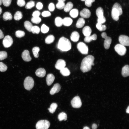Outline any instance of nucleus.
I'll return each instance as SVG.
<instances>
[{"label": "nucleus", "instance_id": "9d476101", "mask_svg": "<svg viewBox=\"0 0 129 129\" xmlns=\"http://www.w3.org/2000/svg\"><path fill=\"white\" fill-rule=\"evenodd\" d=\"M118 40L120 44L124 46H129V38L128 36L125 35H121L119 37Z\"/></svg>", "mask_w": 129, "mask_h": 129}, {"label": "nucleus", "instance_id": "393cba45", "mask_svg": "<svg viewBox=\"0 0 129 129\" xmlns=\"http://www.w3.org/2000/svg\"><path fill=\"white\" fill-rule=\"evenodd\" d=\"M96 14L98 18L103 17L104 11L102 8L99 7L97 9L96 11Z\"/></svg>", "mask_w": 129, "mask_h": 129}, {"label": "nucleus", "instance_id": "79ce46f5", "mask_svg": "<svg viewBox=\"0 0 129 129\" xmlns=\"http://www.w3.org/2000/svg\"><path fill=\"white\" fill-rule=\"evenodd\" d=\"M25 35L24 32L21 30H18L15 33L16 37L18 38H21L24 37Z\"/></svg>", "mask_w": 129, "mask_h": 129}, {"label": "nucleus", "instance_id": "052dcab7", "mask_svg": "<svg viewBox=\"0 0 129 129\" xmlns=\"http://www.w3.org/2000/svg\"><path fill=\"white\" fill-rule=\"evenodd\" d=\"M2 12V10L1 8L0 7V15Z\"/></svg>", "mask_w": 129, "mask_h": 129}, {"label": "nucleus", "instance_id": "f3484780", "mask_svg": "<svg viewBox=\"0 0 129 129\" xmlns=\"http://www.w3.org/2000/svg\"><path fill=\"white\" fill-rule=\"evenodd\" d=\"M35 74L37 76L39 77H43L45 75L46 71L44 68H40L37 70Z\"/></svg>", "mask_w": 129, "mask_h": 129}, {"label": "nucleus", "instance_id": "6ab92c4d", "mask_svg": "<svg viewBox=\"0 0 129 129\" xmlns=\"http://www.w3.org/2000/svg\"><path fill=\"white\" fill-rule=\"evenodd\" d=\"M122 75L124 77H126L129 75V66L128 65H126L124 66L122 70Z\"/></svg>", "mask_w": 129, "mask_h": 129}, {"label": "nucleus", "instance_id": "a18cd8bd", "mask_svg": "<svg viewBox=\"0 0 129 129\" xmlns=\"http://www.w3.org/2000/svg\"><path fill=\"white\" fill-rule=\"evenodd\" d=\"M7 69V66L2 62H0V71L3 72L6 71Z\"/></svg>", "mask_w": 129, "mask_h": 129}, {"label": "nucleus", "instance_id": "ea45409f", "mask_svg": "<svg viewBox=\"0 0 129 129\" xmlns=\"http://www.w3.org/2000/svg\"><path fill=\"white\" fill-rule=\"evenodd\" d=\"M40 31V28L37 26H33L31 29V32L33 34H38L39 33Z\"/></svg>", "mask_w": 129, "mask_h": 129}, {"label": "nucleus", "instance_id": "8fccbe9b", "mask_svg": "<svg viewBox=\"0 0 129 129\" xmlns=\"http://www.w3.org/2000/svg\"><path fill=\"white\" fill-rule=\"evenodd\" d=\"M51 15L50 12L48 11H44L42 13V16L44 17H47L50 16Z\"/></svg>", "mask_w": 129, "mask_h": 129}, {"label": "nucleus", "instance_id": "c9c22d12", "mask_svg": "<svg viewBox=\"0 0 129 129\" xmlns=\"http://www.w3.org/2000/svg\"><path fill=\"white\" fill-rule=\"evenodd\" d=\"M32 52L34 57L35 58H38L39 56L38 52L40 51V48L37 47H35L32 49Z\"/></svg>", "mask_w": 129, "mask_h": 129}, {"label": "nucleus", "instance_id": "0eeeda50", "mask_svg": "<svg viewBox=\"0 0 129 129\" xmlns=\"http://www.w3.org/2000/svg\"><path fill=\"white\" fill-rule=\"evenodd\" d=\"M72 107L75 108H80L81 106L82 102L80 97L78 96L75 97L71 102Z\"/></svg>", "mask_w": 129, "mask_h": 129}, {"label": "nucleus", "instance_id": "ddd939ff", "mask_svg": "<svg viewBox=\"0 0 129 129\" xmlns=\"http://www.w3.org/2000/svg\"><path fill=\"white\" fill-rule=\"evenodd\" d=\"M22 57L23 60L25 61L29 62L32 59L29 52L27 50H25L23 52L22 54Z\"/></svg>", "mask_w": 129, "mask_h": 129}, {"label": "nucleus", "instance_id": "864d4df0", "mask_svg": "<svg viewBox=\"0 0 129 129\" xmlns=\"http://www.w3.org/2000/svg\"><path fill=\"white\" fill-rule=\"evenodd\" d=\"M40 12L38 11H34L32 14V16L33 17H39L40 14Z\"/></svg>", "mask_w": 129, "mask_h": 129}, {"label": "nucleus", "instance_id": "58836bf2", "mask_svg": "<svg viewBox=\"0 0 129 129\" xmlns=\"http://www.w3.org/2000/svg\"><path fill=\"white\" fill-rule=\"evenodd\" d=\"M65 5V4L64 2L58 1L56 5V6L58 9L61 10L64 8Z\"/></svg>", "mask_w": 129, "mask_h": 129}, {"label": "nucleus", "instance_id": "c756f323", "mask_svg": "<svg viewBox=\"0 0 129 129\" xmlns=\"http://www.w3.org/2000/svg\"><path fill=\"white\" fill-rule=\"evenodd\" d=\"M54 37L53 35H49L48 36L45 38V43L47 44L51 43L54 42Z\"/></svg>", "mask_w": 129, "mask_h": 129}, {"label": "nucleus", "instance_id": "6e6d98bb", "mask_svg": "<svg viewBox=\"0 0 129 129\" xmlns=\"http://www.w3.org/2000/svg\"><path fill=\"white\" fill-rule=\"evenodd\" d=\"M4 36L2 31L0 29V39L3 38Z\"/></svg>", "mask_w": 129, "mask_h": 129}, {"label": "nucleus", "instance_id": "de8ad7c7", "mask_svg": "<svg viewBox=\"0 0 129 129\" xmlns=\"http://www.w3.org/2000/svg\"><path fill=\"white\" fill-rule=\"evenodd\" d=\"M12 0H2V3L4 6L8 7L10 5Z\"/></svg>", "mask_w": 129, "mask_h": 129}, {"label": "nucleus", "instance_id": "f8f14e48", "mask_svg": "<svg viewBox=\"0 0 129 129\" xmlns=\"http://www.w3.org/2000/svg\"><path fill=\"white\" fill-rule=\"evenodd\" d=\"M80 14L82 18H87L90 17L91 13L88 9L84 8L80 11Z\"/></svg>", "mask_w": 129, "mask_h": 129}, {"label": "nucleus", "instance_id": "4468645a", "mask_svg": "<svg viewBox=\"0 0 129 129\" xmlns=\"http://www.w3.org/2000/svg\"><path fill=\"white\" fill-rule=\"evenodd\" d=\"M61 87L60 84L58 83L54 84L50 91V94L53 95L55 93L58 92L60 91Z\"/></svg>", "mask_w": 129, "mask_h": 129}, {"label": "nucleus", "instance_id": "f257e3e1", "mask_svg": "<svg viewBox=\"0 0 129 129\" xmlns=\"http://www.w3.org/2000/svg\"><path fill=\"white\" fill-rule=\"evenodd\" d=\"M94 58L92 55H88L82 60L81 64L80 69L81 71L85 73L89 71L91 69V66L94 65Z\"/></svg>", "mask_w": 129, "mask_h": 129}, {"label": "nucleus", "instance_id": "5fc2aeb1", "mask_svg": "<svg viewBox=\"0 0 129 129\" xmlns=\"http://www.w3.org/2000/svg\"><path fill=\"white\" fill-rule=\"evenodd\" d=\"M43 5L41 3L38 2L36 4V7L38 9L40 10L43 8Z\"/></svg>", "mask_w": 129, "mask_h": 129}, {"label": "nucleus", "instance_id": "09e8293b", "mask_svg": "<svg viewBox=\"0 0 129 129\" xmlns=\"http://www.w3.org/2000/svg\"><path fill=\"white\" fill-rule=\"evenodd\" d=\"M95 1V0H86L85 1V5L88 7H90L91 6L92 3Z\"/></svg>", "mask_w": 129, "mask_h": 129}, {"label": "nucleus", "instance_id": "aec40b11", "mask_svg": "<svg viewBox=\"0 0 129 129\" xmlns=\"http://www.w3.org/2000/svg\"><path fill=\"white\" fill-rule=\"evenodd\" d=\"M91 28L89 26H86L84 27L82 30V33L86 37L89 36L91 32Z\"/></svg>", "mask_w": 129, "mask_h": 129}, {"label": "nucleus", "instance_id": "a19ab883", "mask_svg": "<svg viewBox=\"0 0 129 129\" xmlns=\"http://www.w3.org/2000/svg\"><path fill=\"white\" fill-rule=\"evenodd\" d=\"M49 30V28L44 24H43L41 27V32L45 33H47Z\"/></svg>", "mask_w": 129, "mask_h": 129}, {"label": "nucleus", "instance_id": "412c9836", "mask_svg": "<svg viewBox=\"0 0 129 129\" xmlns=\"http://www.w3.org/2000/svg\"><path fill=\"white\" fill-rule=\"evenodd\" d=\"M72 20L69 17H65L63 19V24L65 26H69L73 22Z\"/></svg>", "mask_w": 129, "mask_h": 129}, {"label": "nucleus", "instance_id": "a211bd4d", "mask_svg": "<svg viewBox=\"0 0 129 129\" xmlns=\"http://www.w3.org/2000/svg\"><path fill=\"white\" fill-rule=\"evenodd\" d=\"M70 38L72 41L74 42H76L79 39V34L76 31H74L71 33Z\"/></svg>", "mask_w": 129, "mask_h": 129}, {"label": "nucleus", "instance_id": "5701e85b", "mask_svg": "<svg viewBox=\"0 0 129 129\" xmlns=\"http://www.w3.org/2000/svg\"><path fill=\"white\" fill-rule=\"evenodd\" d=\"M85 20L83 18H80L78 20L76 24L77 27L80 28L82 27L85 23Z\"/></svg>", "mask_w": 129, "mask_h": 129}, {"label": "nucleus", "instance_id": "4d7b16f0", "mask_svg": "<svg viewBox=\"0 0 129 129\" xmlns=\"http://www.w3.org/2000/svg\"><path fill=\"white\" fill-rule=\"evenodd\" d=\"M97 127V125L96 124H93L92 125V129H96Z\"/></svg>", "mask_w": 129, "mask_h": 129}, {"label": "nucleus", "instance_id": "20e7f679", "mask_svg": "<svg viewBox=\"0 0 129 129\" xmlns=\"http://www.w3.org/2000/svg\"><path fill=\"white\" fill-rule=\"evenodd\" d=\"M34 84L33 79L30 76L26 77L24 82V85L25 88L28 90H30L33 88Z\"/></svg>", "mask_w": 129, "mask_h": 129}, {"label": "nucleus", "instance_id": "3c124183", "mask_svg": "<svg viewBox=\"0 0 129 129\" xmlns=\"http://www.w3.org/2000/svg\"><path fill=\"white\" fill-rule=\"evenodd\" d=\"M48 8L50 11H53L55 9V6L54 4L52 3H50L48 5Z\"/></svg>", "mask_w": 129, "mask_h": 129}, {"label": "nucleus", "instance_id": "cd10ccee", "mask_svg": "<svg viewBox=\"0 0 129 129\" xmlns=\"http://www.w3.org/2000/svg\"><path fill=\"white\" fill-rule=\"evenodd\" d=\"M79 14V11L76 9H74L71 10L70 12V15L72 17L76 18L78 16Z\"/></svg>", "mask_w": 129, "mask_h": 129}, {"label": "nucleus", "instance_id": "49530a36", "mask_svg": "<svg viewBox=\"0 0 129 129\" xmlns=\"http://www.w3.org/2000/svg\"><path fill=\"white\" fill-rule=\"evenodd\" d=\"M17 3L18 5L20 7L23 6L26 4L25 0H17Z\"/></svg>", "mask_w": 129, "mask_h": 129}, {"label": "nucleus", "instance_id": "72a5a7b5", "mask_svg": "<svg viewBox=\"0 0 129 129\" xmlns=\"http://www.w3.org/2000/svg\"><path fill=\"white\" fill-rule=\"evenodd\" d=\"M24 26L25 28L29 32H31V29L33 26L32 24L29 21H26L24 23Z\"/></svg>", "mask_w": 129, "mask_h": 129}, {"label": "nucleus", "instance_id": "f704fd0d", "mask_svg": "<svg viewBox=\"0 0 129 129\" xmlns=\"http://www.w3.org/2000/svg\"><path fill=\"white\" fill-rule=\"evenodd\" d=\"M22 14L21 12L17 11L14 14V19L16 20L19 21L22 18Z\"/></svg>", "mask_w": 129, "mask_h": 129}, {"label": "nucleus", "instance_id": "bf43d9fd", "mask_svg": "<svg viewBox=\"0 0 129 129\" xmlns=\"http://www.w3.org/2000/svg\"><path fill=\"white\" fill-rule=\"evenodd\" d=\"M83 129H90V128L88 127L87 126H86L84 127Z\"/></svg>", "mask_w": 129, "mask_h": 129}, {"label": "nucleus", "instance_id": "c03bdc74", "mask_svg": "<svg viewBox=\"0 0 129 129\" xmlns=\"http://www.w3.org/2000/svg\"><path fill=\"white\" fill-rule=\"evenodd\" d=\"M32 22L34 23L38 24L41 21V19L39 17H33L31 19Z\"/></svg>", "mask_w": 129, "mask_h": 129}, {"label": "nucleus", "instance_id": "2f4dec72", "mask_svg": "<svg viewBox=\"0 0 129 129\" xmlns=\"http://www.w3.org/2000/svg\"><path fill=\"white\" fill-rule=\"evenodd\" d=\"M58 106L56 103H53L51 105L50 107L48 108L49 112L52 113H54L55 111Z\"/></svg>", "mask_w": 129, "mask_h": 129}, {"label": "nucleus", "instance_id": "680f3d73", "mask_svg": "<svg viewBox=\"0 0 129 129\" xmlns=\"http://www.w3.org/2000/svg\"><path fill=\"white\" fill-rule=\"evenodd\" d=\"M2 0H0V5H1L2 4Z\"/></svg>", "mask_w": 129, "mask_h": 129}, {"label": "nucleus", "instance_id": "6e6552de", "mask_svg": "<svg viewBox=\"0 0 129 129\" xmlns=\"http://www.w3.org/2000/svg\"><path fill=\"white\" fill-rule=\"evenodd\" d=\"M102 37L105 39L104 43V47L106 49H108L112 42V39L111 37L107 36L106 33L103 32L101 34Z\"/></svg>", "mask_w": 129, "mask_h": 129}, {"label": "nucleus", "instance_id": "0e129e2a", "mask_svg": "<svg viewBox=\"0 0 129 129\" xmlns=\"http://www.w3.org/2000/svg\"><path fill=\"white\" fill-rule=\"evenodd\" d=\"M81 0L83 1H85L86 0Z\"/></svg>", "mask_w": 129, "mask_h": 129}, {"label": "nucleus", "instance_id": "b1692460", "mask_svg": "<svg viewBox=\"0 0 129 129\" xmlns=\"http://www.w3.org/2000/svg\"><path fill=\"white\" fill-rule=\"evenodd\" d=\"M12 16L11 13L7 11L5 12L3 16V18L4 21L11 20L12 19Z\"/></svg>", "mask_w": 129, "mask_h": 129}, {"label": "nucleus", "instance_id": "423d86ee", "mask_svg": "<svg viewBox=\"0 0 129 129\" xmlns=\"http://www.w3.org/2000/svg\"><path fill=\"white\" fill-rule=\"evenodd\" d=\"M114 49L117 53L121 56L124 55L126 52V48L120 44H116L114 47Z\"/></svg>", "mask_w": 129, "mask_h": 129}, {"label": "nucleus", "instance_id": "9b49d317", "mask_svg": "<svg viewBox=\"0 0 129 129\" xmlns=\"http://www.w3.org/2000/svg\"><path fill=\"white\" fill-rule=\"evenodd\" d=\"M66 65L65 61L62 59H59L57 61L55 65V68L58 70H60L65 67Z\"/></svg>", "mask_w": 129, "mask_h": 129}, {"label": "nucleus", "instance_id": "7ed1b4c3", "mask_svg": "<svg viewBox=\"0 0 129 129\" xmlns=\"http://www.w3.org/2000/svg\"><path fill=\"white\" fill-rule=\"evenodd\" d=\"M50 125L49 122L46 120L38 121L36 125V129H48Z\"/></svg>", "mask_w": 129, "mask_h": 129}, {"label": "nucleus", "instance_id": "e433bc0d", "mask_svg": "<svg viewBox=\"0 0 129 129\" xmlns=\"http://www.w3.org/2000/svg\"><path fill=\"white\" fill-rule=\"evenodd\" d=\"M96 27L97 29L100 31L105 30L107 28L106 26L105 25L97 23L96 25Z\"/></svg>", "mask_w": 129, "mask_h": 129}, {"label": "nucleus", "instance_id": "1a4fd4ad", "mask_svg": "<svg viewBox=\"0 0 129 129\" xmlns=\"http://www.w3.org/2000/svg\"><path fill=\"white\" fill-rule=\"evenodd\" d=\"M13 42L12 38L9 35L6 36L3 40V45L5 48H8L11 47Z\"/></svg>", "mask_w": 129, "mask_h": 129}, {"label": "nucleus", "instance_id": "bb28decb", "mask_svg": "<svg viewBox=\"0 0 129 129\" xmlns=\"http://www.w3.org/2000/svg\"><path fill=\"white\" fill-rule=\"evenodd\" d=\"M55 24L57 27L61 26L63 24V19L60 17H57L55 20Z\"/></svg>", "mask_w": 129, "mask_h": 129}, {"label": "nucleus", "instance_id": "e2e57ef3", "mask_svg": "<svg viewBox=\"0 0 129 129\" xmlns=\"http://www.w3.org/2000/svg\"><path fill=\"white\" fill-rule=\"evenodd\" d=\"M65 0H58V1H62L64 2Z\"/></svg>", "mask_w": 129, "mask_h": 129}, {"label": "nucleus", "instance_id": "2eb2a0df", "mask_svg": "<svg viewBox=\"0 0 129 129\" xmlns=\"http://www.w3.org/2000/svg\"><path fill=\"white\" fill-rule=\"evenodd\" d=\"M111 16L112 18L115 21H118L119 18V13L118 11L115 8H112Z\"/></svg>", "mask_w": 129, "mask_h": 129}, {"label": "nucleus", "instance_id": "a878e982", "mask_svg": "<svg viewBox=\"0 0 129 129\" xmlns=\"http://www.w3.org/2000/svg\"><path fill=\"white\" fill-rule=\"evenodd\" d=\"M73 4L70 2H67L65 5L64 8V11L66 12H68L70 11L73 7Z\"/></svg>", "mask_w": 129, "mask_h": 129}, {"label": "nucleus", "instance_id": "4be33fe9", "mask_svg": "<svg viewBox=\"0 0 129 129\" xmlns=\"http://www.w3.org/2000/svg\"><path fill=\"white\" fill-rule=\"evenodd\" d=\"M97 35L94 34L91 36L86 37L84 39V41L86 43H89L92 40H95L97 39Z\"/></svg>", "mask_w": 129, "mask_h": 129}, {"label": "nucleus", "instance_id": "13d9d810", "mask_svg": "<svg viewBox=\"0 0 129 129\" xmlns=\"http://www.w3.org/2000/svg\"><path fill=\"white\" fill-rule=\"evenodd\" d=\"M126 112L127 113H129V106H128L126 110Z\"/></svg>", "mask_w": 129, "mask_h": 129}, {"label": "nucleus", "instance_id": "39448f33", "mask_svg": "<svg viewBox=\"0 0 129 129\" xmlns=\"http://www.w3.org/2000/svg\"><path fill=\"white\" fill-rule=\"evenodd\" d=\"M77 47L78 51L82 54H88V47L84 43L81 42H79L78 43Z\"/></svg>", "mask_w": 129, "mask_h": 129}, {"label": "nucleus", "instance_id": "37998d69", "mask_svg": "<svg viewBox=\"0 0 129 129\" xmlns=\"http://www.w3.org/2000/svg\"><path fill=\"white\" fill-rule=\"evenodd\" d=\"M7 56V54L6 52L4 51H0V60L6 59Z\"/></svg>", "mask_w": 129, "mask_h": 129}, {"label": "nucleus", "instance_id": "f03ea898", "mask_svg": "<svg viewBox=\"0 0 129 129\" xmlns=\"http://www.w3.org/2000/svg\"><path fill=\"white\" fill-rule=\"evenodd\" d=\"M57 48L62 51H67L71 49V43L68 39L63 37L60 38L59 40Z\"/></svg>", "mask_w": 129, "mask_h": 129}, {"label": "nucleus", "instance_id": "c85d7f7f", "mask_svg": "<svg viewBox=\"0 0 129 129\" xmlns=\"http://www.w3.org/2000/svg\"><path fill=\"white\" fill-rule=\"evenodd\" d=\"M60 72L63 76H67L70 74V72L68 69L66 67H64L60 70Z\"/></svg>", "mask_w": 129, "mask_h": 129}, {"label": "nucleus", "instance_id": "603ef678", "mask_svg": "<svg viewBox=\"0 0 129 129\" xmlns=\"http://www.w3.org/2000/svg\"><path fill=\"white\" fill-rule=\"evenodd\" d=\"M106 20L104 16L102 17L98 18L97 21L98 23L102 24L106 22Z\"/></svg>", "mask_w": 129, "mask_h": 129}, {"label": "nucleus", "instance_id": "7c9ffc66", "mask_svg": "<svg viewBox=\"0 0 129 129\" xmlns=\"http://www.w3.org/2000/svg\"><path fill=\"white\" fill-rule=\"evenodd\" d=\"M58 119L60 121H65L67 119V115L65 113L62 112L59 113L58 116Z\"/></svg>", "mask_w": 129, "mask_h": 129}, {"label": "nucleus", "instance_id": "4c0bfd02", "mask_svg": "<svg viewBox=\"0 0 129 129\" xmlns=\"http://www.w3.org/2000/svg\"><path fill=\"white\" fill-rule=\"evenodd\" d=\"M35 5V2L33 0H31L27 3L25 8L27 9H31L34 7Z\"/></svg>", "mask_w": 129, "mask_h": 129}, {"label": "nucleus", "instance_id": "dca6fc26", "mask_svg": "<svg viewBox=\"0 0 129 129\" xmlns=\"http://www.w3.org/2000/svg\"><path fill=\"white\" fill-rule=\"evenodd\" d=\"M55 79V76L52 74H49L47 75L46 78L47 84L48 86L51 85L53 83Z\"/></svg>", "mask_w": 129, "mask_h": 129}, {"label": "nucleus", "instance_id": "473e14b6", "mask_svg": "<svg viewBox=\"0 0 129 129\" xmlns=\"http://www.w3.org/2000/svg\"><path fill=\"white\" fill-rule=\"evenodd\" d=\"M115 8L117 9L119 11L120 16L123 13V11L121 5L118 3H116L113 5L112 8Z\"/></svg>", "mask_w": 129, "mask_h": 129}]
</instances>
